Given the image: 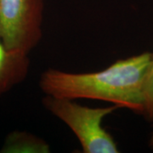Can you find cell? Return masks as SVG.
I'll return each instance as SVG.
<instances>
[{"label": "cell", "mask_w": 153, "mask_h": 153, "mask_svg": "<svg viewBox=\"0 0 153 153\" xmlns=\"http://www.w3.org/2000/svg\"><path fill=\"white\" fill-rule=\"evenodd\" d=\"M153 53L117 60L95 72L75 73L49 68L41 74L39 88L45 95L107 101L143 116L145 84Z\"/></svg>", "instance_id": "cell-1"}, {"label": "cell", "mask_w": 153, "mask_h": 153, "mask_svg": "<svg viewBox=\"0 0 153 153\" xmlns=\"http://www.w3.org/2000/svg\"><path fill=\"white\" fill-rule=\"evenodd\" d=\"M44 108L64 123L81 145L84 153H118L112 135L102 126L105 117L120 107L112 105L106 107H89L76 100L45 95Z\"/></svg>", "instance_id": "cell-2"}, {"label": "cell", "mask_w": 153, "mask_h": 153, "mask_svg": "<svg viewBox=\"0 0 153 153\" xmlns=\"http://www.w3.org/2000/svg\"><path fill=\"white\" fill-rule=\"evenodd\" d=\"M44 0H0V38L9 49L25 55L43 37Z\"/></svg>", "instance_id": "cell-3"}, {"label": "cell", "mask_w": 153, "mask_h": 153, "mask_svg": "<svg viewBox=\"0 0 153 153\" xmlns=\"http://www.w3.org/2000/svg\"><path fill=\"white\" fill-rule=\"evenodd\" d=\"M30 65L29 55L9 49L0 38V97L25 81Z\"/></svg>", "instance_id": "cell-4"}, {"label": "cell", "mask_w": 153, "mask_h": 153, "mask_svg": "<svg viewBox=\"0 0 153 153\" xmlns=\"http://www.w3.org/2000/svg\"><path fill=\"white\" fill-rule=\"evenodd\" d=\"M143 116L148 121L153 122V60L145 84V110Z\"/></svg>", "instance_id": "cell-5"}, {"label": "cell", "mask_w": 153, "mask_h": 153, "mask_svg": "<svg viewBox=\"0 0 153 153\" xmlns=\"http://www.w3.org/2000/svg\"><path fill=\"white\" fill-rule=\"evenodd\" d=\"M151 146L153 147V135L152 137V140H151Z\"/></svg>", "instance_id": "cell-6"}]
</instances>
